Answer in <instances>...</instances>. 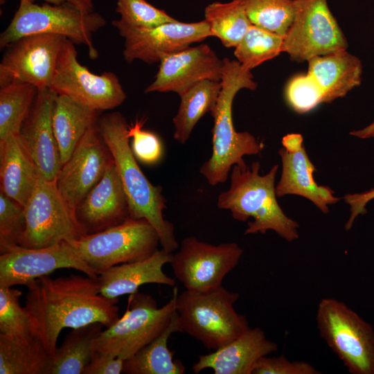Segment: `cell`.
Here are the masks:
<instances>
[{
	"label": "cell",
	"mask_w": 374,
	"mask_h": 374,
	"mask_svg": "<svg viewBox=\"0 0 374 374\" xmlns=\"http://www.w3.org/2000/svg\"><path fill=\"white\" fill-rule=\"evenodd\" d=\"M350 134L364 139L374 138V121L362 129L350 132Z\"/></svg>",
	"instance_id": "ee69618b"
},
{
	"label": "cell",
	"mask_w": 374,
	"mask_h": 374,
	"mask_svg": "<svg viewBox=\"0 0 374 374\" xmlns=\"http://www.w3.org/2000/svg\"><path fill=\"white\" fill-rule=\"evenodd\" d=\"M61 268L75 269L92 278L98 275L66 241L42 248L15 244L0 253V285H27Z\"/></svg>",
	"instance_id": "9a60e30c"
},
{
	"label": "cell",
	"mask_w": 374,
	"mask_h": 374,
	"mask_svg": "<svg viewBox=\"0 0 374 374\" xmlns=\"http://www.w3.org/2000/svg\"><path fill=\"white\" fill-rule=\"evenodd\" d=\"M320 337L351 374H374V328L344 302L319 301L316 314Z\"/></svg>",
	"instance_id": "ba28073f"
},
{
	"label": "cell",
	"mask_w": 374,
	"mask_h": 374,
	"mask_svg": "<svg viewBox=\"0 0 374 374\" xmlns=\"http://www.w3.org/2000/svg\"><path fill=\"white\" fill-rule=\"evenodd\" d=\"M239 294L222 285L202 291L186 290L178 294L177 312L182 332L215 350L229 344L250 327L244 315L233 308Z\"/></svg>",
	"instance_id": "5b68a950"
},
{
	"label": "cell",
	"mask_w": 374,
	"mask_h": 374,
	"mask_svg": "<svg viewBox=\"0 0 374 374\" xmlns=\"http://www.w3.org/2000/svg\"><path fill=\"white\" fill-rule=\"evenodd\" d=\"M159 244V235L148 220L129 217L119 224L87 234L71 244L99 275L113 266L148 258L158 250Z\"/></svg>",
	"instance_id": "9c48e42d"
},
{
	"label": "cell",
	"mask_w": 374,
	"mask_h": 374,
	"mask_svg": "<svg viewBox=\"0 0 374 374\" xmlns=\"http://www.w3.org/2000/svg\"><path fill=\"white\" fill-rule=\"evenodd\" d=\"M0 159L1 191L25 206L40 177L19 134L0 143Z\"/></svg>",
	"instance_id": "d4e9b609"
},
{
	"label": "cell",
	"mask_w": 374,
	"mask_h": 374,
	"mask_svg": "<svg viewBox=\"0 0 374 374\" xmlns=\"http://www.w3.org/2000/svg\"><path fill=\"white\" fill-rule=\"evenodd\" d=\"M25 226L24 206L0 191V253L19 244Z\"/></svg>",
	"instance_id": "8d00e7d4"
},
{
	"label": "cell",
	"mask_w": 374,
	"mask_h": 374,
	"mask_svg": "<svg viewBox=\"0 0 374 374\" xmlns=\"http://www.w3.org/2000/svg\"><path fill=\"white\" fill-rule=\"evenodd\" d=\"M251 24L284 37L294 17V0H240Z\"/></svg>",
	"instance_id": "d6a6232c"
},
{
	"label": "cell",
	"mask_w": 374,
	"mask_h": 374,
	"mask_svg": "<svg viewBox=\"0 0 374 374\" xmlns=\"http://www.w3.org/2000/svg\"><path fill=\"white\" fill-rule=\"evenodd\" d=\"M212 36L226 48L235 47L252 25L240 0L213 2L204 10Z\"/></svg>",
	"instance_id": "4dcf8cb0"
},
{
	"label": "cell",
	"mask_w": 374,
	"mask_h": 374,
	"mask_svg": "<svg viewBox=\"0 0 374 374\" xmlns=\"http://www.w3.org/2000/svg\"><path fill=\"white\" fill-rule=\"evenodd\" d=\"M293 21L283 37L282 52L296 62L346 50L347 40L327 0H294Z\"/></svg>",
	"instance_id": "8fae6325"
},
{
	"label": "cell",
	"mask_w": 374,
	"mask_h": 374,
	"mask_svg": "<svg viewBox=\"0 0 374 374\" xmlns=\"http://www.w3.org/2000/svg\"><path fill=\"white\" fill-rule=\"evenodd\" d=\"M182 332L177 312L166 328L150 344L124 361L123 373L127 374H183L186 367L173 359L168 341L175 332Z\"/></svg>",
	"instance_id": "83f0119b"
},
{
	"label": "cell",
	"mask_w": 374,
	"mask_h": 374,
	"mask_svg": "<svg viewBox=\"0 0 374 374\" xmlns=\"http://www.w3.org/2000/svg\"><path fill=\"white\" fill-rule=\"evenodd\" d=\"M25 308L33 333L53 357L62 329L99 322L106 328L120 317L118 299L100 293L98 276L71 274L52 278H38L26 285Z\"/></svg>",
	"instance_id": "6da1fadb"
},
{
	"label": "cell",
	"mask_w": 374,
	"mask_h": 374,
	"mask_svg": "<svg viewBox=\"0 0 374 374\" xmlns=\"http://www.w3.org/2000/svg\"><path fill=\"white\" fill-rule=\"evenodd\" d=\"M24 209L26 226L18 244L22 247L42 248L62 241L73 244L87 234L60 193L56 181L39 178Z\"/></svg>",
	"instance_id": "30bf717a"
},
{
	"label": "cell",
	"mask_w": 374,
	"mask_h": 374,
	"mask_svg": "<svg viewBox=\"0 0 374 374\" xmlns=\"http://www.w3.org/2000/svg\"><path fill=\"white\" fill-rule=\"evenodd\" d=\"M98 12H84L70 3L54 5L19 0L17 10L7 28L0 35V48L31 35L53 34L66 37L72 42L88 48L91 59L98 57L92 36L105 25Z\"/></svg>",
	"instance_id": "8992f818"
},
{
	"label": "cell",
	"mask_w": 374,
	"mask_h": 374,
	"mask_svg": "<svg viewBox=\"0 0 374 374\" xmlns=\"http://www.w3.org/2000/svg\"><path fill=\"white\" fill-rule=\"evenodd\" d=\"M97 112L67 96L57 94L52 121L62 165L87 130L96 125Z\"/></svg>",
	"instance_id": "484cf974"
},
{
	"label": "cell",
	"mask_w": 374,
	"mask_h": 374,
	"mask_svg": "<svg viewBox=\"0 0 374 374\" xmlns=\"http://www.w3.org/2000/svg\"><path fill=\"white\" fill-rule=\"evenodd\" d=\"M321 371L305 361H291L285 355L264 356L256 363L252 374H320Z\"/></svg>",
	"instance_id": "ab89813d"
},
{
	"label": "cell",
	"mask_w": 374,
	"mask_h": 374,
	"mask_svg": "<svg viewBox=\"0 0 374 374\" xmlns=\"http://www.w3.org/2000/svg\"><path fill=\"white\" fill-rule=\"evenodd\" d=\"M278 154L282 172L276 186L278 197L287 195L301 196L312 202L322 213L329 212V206L340 198L328 186H320L314 178L316 167L310 159L301 134H288L282 139Z\"/></svg>",
	"instance_id": "ffe728a7"
},
{
	"label": "cell",
	"mask_w": 374,
	"mask_h": 374,
	"mask_svg": "<svg viewBox=\"0 0 374 374\" xmlns=\"http://www.w3.org/2000/svg\"><path fill=\"white\" fill-rule=\"evenodd\" d=\"M96 111L114 109L126 98L119 80L112 72L94 74L77 58L74 43L66 39L50 88Z\"/></svg>",
	"instance_id": "7c38bea8"
},
{
	"label": "cell",
	"mask_w": 374,
	"mask_h": 374,
	"mask_svg": "<svg viewBox=\"0 0 374 374\" xmlns=\"http://www.w3.org/2000/svg\"><path fill=\"white\" fill-rule=\"evenodd\" d=\"M21 294L17 289L0 285V333L17 336L33 334L29 313L20 304Z\"/></svg>",
	"instance_id": "e575fe53"
},
{
	"label": "cell",
	"mask_w": 374,
	"mask_h": 374,
	"mask_svg": "<svg viewBox=\"0 0 374 374\" xmlns=\"http://www.w3.org/2000/svg\"><path fill=\"white\" fill-rule=\"evenodd\" d=\"M128 126L119 112L105 114L97 123L119 172L127 199L129 217L148 220L157 231L162 249L172 253L179 244L173 224L163 217L166 199L162 187L151 184L139 166L130 145Z\"/></svg>",
	"instance_id": "7a4b0ae2"
},
{
	"label": "cell",
	"mask_w": 374,
	"mask_h": 374,
	"mask_svg": "<svg viewBox=\"0 0 374 374\" xmlns=\"http://www.w3.org/2000/svg\"><path fill=\"white\" fill-rule=\"evenodd\" d=\"M53 357L35 335L0 333V374H49Z\"/></svg>",
	"instance_id": "4316f807"
},
{
	"label": "cell",
	"mask_w": 374,
	"mask_h": 374,
	"mask_svg": "<svg viewBox=\"0 0 374 374\" xmlns=\"http://www.w3.org/2000/svg\"><path fill=\"white\" fill-rule=\"evenodd\" d=\"M75 214L87 234L116 226L129 217L127 196L114 159L78 206Z\"/></svg>",
	"instance_id": "44dd1931"
},
{
	"label": "cell",
	"mask_w": 374,
	"mask_h": 374,
	"mask_svg": "<svg viewBox=\"0 0 374 374\" xmlns=\"http://www.w3.org/2000/svg\"><path fill=\"white\" fill-rule=\"evenodd\" d=\"M177 287L171 299L157 307L148 294H129L125 313L93 339V350L126 359L157 337L169 325L177 311Z\"/></svg>",
	"instance_id": "52a82bcc"
},
{
	"label": "cell",
	"mask_w": 374,
	"mask_h": 374,
	"mask_svg": "<svg viewBox=\"0 0 374 374\" xmlns=\"http://www.w3.org/2000/svg\"><path fill=\"white\" fill-rule=\"evenodd\" d=\"M283 37L251 25L235 47L234 55L240 64L251 71L282 52Z\"/></svg>",
	"instance_id": "836d02e7"
},
{
	"label": "cell",
	"mask_w": 374,
	"mask_h": 374,
	"mask_svg": "<svg viewBox=\"0 0 374 374\" xmlns=\"http://www.w3.org/2000/svg\"><path fill=\"white\" fill-rule=\"evenodd\" d=\"M346 204L350 206V216L345 224V229L349 231L355 219L366 213V206L374 199V188L362 193H348L344 197Z\"/></svg>",
	"instance_id": "b9f144b4"
},
{
	"label": "cell",
	"mask_w": 374,
	"mask_h": 374,
	"mask_svg": "<svg viewBox=\"0 0 374 374\" xmlns=\"http://www.w3.org/2000/svg\"><path fill=\"white\" fill-rule=\"evenodd\" d=\"M277 350V344L267 339L261 328H249L229 344L199 355L192 370L196 374L206 368L215 374H252L258 359Z\"/></svg>",
	"instance_id": "7402d4cb"
},
{
	"label": "cell",
	"mask_w": 374,
	"mask_h": 374,
	"mask_svg": "<svg viewBox=\"0 0 374 374\" xmlns=\"http://www.w3.org/2000/svg\"><path fill=\"white\" fill-rule=\"evenodd\" d=\"M144 121H136L128 126L132 138V150L136 159L146 164H154L161 158L163 148L159 138L153 132L143 130Z\"/></svg>",
	"instance_id": "f35d334b"
},
{
	"label": "cell",
	"mask_w": 374,
	"mask_h": 374,
	"mask_svg": "<svg viewBox=\"0 0 374 374\" xmlns=\"http://www.w3.org/2000/svg\"><path fill=\"white\" fill-rule=\"evenodd\" d=\"M37 89L27 83L12 82L0 89V143L20 133L35 100Z\"/></svg>",
	"instance_id": "1f68e13d"
},
{
	"label": "cell",
	"mask_w": 374,
	"mask_h": 374,
	"mask_svg": "<svg viewBox=\"0 0 374 374\" xmlns=\"http://www.w3.org/2000/svg\"><path fill=\"white\" fill-rule=\"evenodd\" d=\"M35 1V0H30ZM46 3L60 5L62 3H70L84 12H92L93 6L92 0H44ZM6 0H0V4L5 3Z\"/></svg>",
	"instance_id": "7bdbcfd3"
},
{
	"label": "cell",
	"mask_w": 374,
	"mask_h": 374,
	"mask_svg": "<svg viewBox=\"0 0 374 374\" xmlns=\"http://www.w3.org/2000/svg\"><path fill=\"white\" fill-rule=\"evenodd\" d=\"M307 73L319 86L323 103H329L344 97L362 82L360 60L346 50L316 56L308 61Z\"/></svg>",
	"instance_id": "cb8c5ba5"
},
{
	"label": "cell",
	"mask_w": 374,
	"mask_h": 374,
	"mask_svg": "<svg viewBox=\"0 0 374 374\" xmlns=\"http://www.w3.org/2000/svg\"><path fill=\"white\" fill-rule=\"evenodd\" d=\"M116 10L121 15L117 21L132 28H152L177 21L146 0H117Z\"/></svg>",
	"instance_id": "d590c367"
},
{
	"label": "cell",
	"mask_w": 374,
	"mask_h": 374,
	"mask_svg": "<svg viewBox=\"0 0 374 374\" xmlns=\"http://www.w3.org/2000/svg\"><path fill=\"white\" fill-rule=\"evenodd\" d=\"M56 96L49 88L37 89L19 133L39 177L51 181H56L62 166L52 121Z\"/></svg>",
	"instance_id": "d6986e66"
},
{
	"label": "cell",
	"mask_w": 374,
	"mask_h": 374,
	"mask_svg": "<svg viewBox=\"0 0 374 374\" xmlns=\"http://www.w3.org/2000/svg\"><path fill=\"white\" fill-rule=\"evenodd\" d=\"M171 256V253L161 249L143 260L107 269L98 275L100 293L109 299H118L138 292L140 286L147 283L175 286V280L163 270L164 265L170 263Z\"/></svg>",
	"instance_id": "603a6c76"
},
{
	"label": "cell",
	"mask_w": 374,
	"mask_h": 374,
	"mask_svg": "<svg viewBox=\"0 0 374 374\" xmlns=\"http://www.w3.org/2000/svg\"><path fill=\"white\" fill-rule=\"evenodd\" d=\"M222 87L215 107L211 112L213 118L212 154L199 169L211 186L224 183L234 165L244 166L245 155L259 154L265 148L247 132H237L232 117V105L236 93L242 89L254 90L257 83L251 71L238 61L223 59Z\"/></svg>",
	"instance_id": "277c9868"
},
{
	"label": "cell",
	"mask_w": 374,
	"mask_h": 374,
	"mask_svg": "<svg viewBox=\"0 0 374 374\" xmlns=\"http://www.w3.org/2000/svg\"><path fill=\"white\" fill-rule=\"evenodd\" d=\"M285 99L291 108L299 114L308 112L323 103L319 86L308 73L290 80L285 89Z\"/></svg>",
	"instance_id": "74e56055"
},
{
	"label": "cell",
	"mask_w": 374,
	"mask_h": 374,
	"mask_svg": "<svg viewBox=\"0 0 374 374\" xmlns=\"http://www.w3.org/2000/svg\"><path fill=\"white\" fill-rule=\"evenodd\" d=\"M260 164L234 165L230 175V186L217 197L220 209L229 210L238 221L248 222L244 234L265 233L271 230L288 242L299 238L297 222L283 212L277 201L275 179L278 165L265 175L259 173Z\"/></svg>",
	"instance_id": "3957f363"
},
{
	"label": "cell",
	"mask_w": 374,
	"mask_h": 374,
	"mask_svg": "<svg viewBox=\"0 0 374 374\" xmlns=\"http://www.w3.org/2000/svg\"><path fill=\"white\" fill-rule=\"evenodd\" d=\"M112 25L124 39L123 55L128 63L136 60L150 64L159 62L167 55L212 37L205 19L193 23L176 21L148 29L130 28L117 19Z\"/></svg>",
	"instance_id": "2e32d148"
},
{
	"label": "cell",
	"mask_w": 374,
	"mask_h": 374,
	"mask_svg": "<svg viewBox=\"0 0 374 374\" xmlns=\"http://www.w3.org/2000/svg\"><path fill=\"white\" fill-rule=\"evenodd\" d=\"M103 326L96 322L73 329L57 347L49 374H82L93 353V341Z\"/></svg>",
	"instance_id": "f546056e"
},
{
	"label": "cell",
	"mask_w": 374,
	"mask_h": 374,
	"mask_svg": "<svg viewBox=\"0 0 374 374\" xmlns=\"http://www.w3.org/2000/svg\"><path fill=\"white\" fill-rule=\"evenodd\" d=\"M112 161V154L96 124L87 130L62 165L56 179L60 193L72 209L75 211Z\"/></svg>",
	"instance_id": "e0dca14e"
},
{
	"label": "cell",
	"mask_w": 374,
	"mask_h": 374,
	"mask_svg": "<svg viewBox=\"0 0 374 374\" xmlns=\"http://www.w3.org/2000/svg\"><path fill=\"white\" fill-rule=\"evenodd\" d=\"M223 66V60L208 44L189 46L161 60L155 78L145 92L172 91L181 96L204 80L221 81Z\"/></svg>",
	"instance_id": "ac0fdd59"
},
{
	"label": "cell",
	"mask_w": 374,
	"mask_h": 374,
	"mask_svg": "<svg viewBox=\"0 0 374 374\" xmlns=\"http://www.w3.org/2000/svg\"><path fill=\"white\" fill-rule=\"evenodd\" d=\"M242 253L235 242L214 245L189 236L181 241L177 252L172 253L170 264L186 290L202 292L220 285Z\"/></svg>",
	"instance_id": "4fadbf2b"
},
{
	"label": "cell",
	"mask_w": 374,
	"mask_h": 374,
	"mask_svg": "<svg viewBox=\"0 0 374 374\" xmlns=\"http://www.w3.org/2000/svg\"><path fill=\"white\" fill-rule=\"evenodd\" d=\"M66 37L38 34L24 37L7 47L0 63V87L12 82L51 88Z\"/></svg>",
	"instance_id": "5bb4252c"
},
{
	"label": "cell",
	"mask_w": 374,
	"mask_h": 374,
	"mask_svg": "<svg viewBox=\"0 0 374 374\" xmlns=\"http://www.w3.org/2000/svg\"><path fill=\"white\" fill-rule=\"evenodd\" d=\"M125 359L93 350L89 364L82 374H120Z\"/></svg>",
	"instance_id": "60d3db41"
},
{
	"label": "cell",
	"mask_w": 374,
	"mask_h": 374,
	"mask_svg": "<svg viewBox=\"0 0 374 374\" xmlns=\"http://www.w3.org/2000/svg\"><path fill=\"white\" fill-rule=\"evenodd\" d=\"M221 87V81L204 80L179 96L180 104L172 120L174 139L179 143H185L199 119L213 111Z\"/></svg>",
	"instance_id": "f1b7e54d"
}]
</instances>
